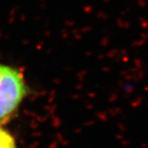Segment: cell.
<instances>
[{
  "label": "cell",
  "mask_w": 148,
  "mask_h": 148,
  "mask_svg": "<svg viewBox=\"0 0 148 148\" xmlns=\"http://www.w3.org/2000/svg\"><path fill=\"white\" fill-rule=\"evenodd\" d=\"M26 95L27 86L22 73L0 64V123L11 117Z\"/></svg>",
  "instance_id": "cell-1"
},
{
  "label": "cell",
  "mask_w": 148,
  "mask_h": 148,
  "mask_svg": "<svg viewBox=\"0 0 148 148\" xmlns=\"http://www.w3.org/2000/svg\"><path fill=\"white\" fill-rule=\"evenodd\" d=\"M0 148H16L13 136L0 127Z\"/></svg>",
  "instance_id": "cell-2"
}]
</instances>
